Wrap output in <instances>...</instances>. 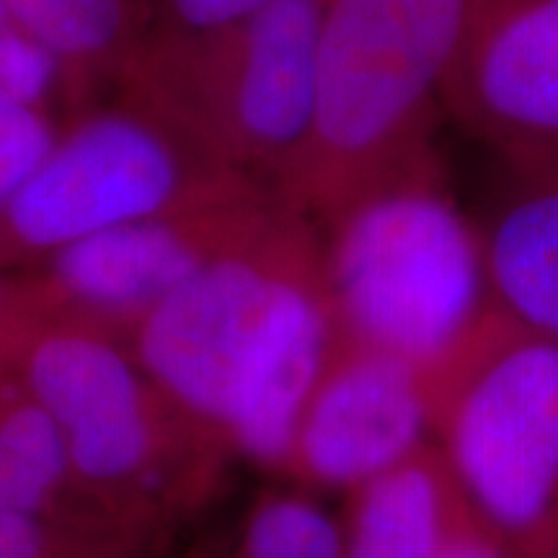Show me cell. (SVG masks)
Wrapping results in <instances>:
<instances>
[{
    "mask_svg": "<svg viewBox=\"0 0 558 558\" xmlns=\"http://www.w3.org/2000/svg\"><path fill=\"white\" fill-rule=\"evenodd\" d=\"M320 243L341 339L427 369L439 386L497 320L476 222L429 156L369 186Z\"/></svg>",
    "mask_w": 558,
    "mask_h": 558,
    "instance_id": "7a4b0ae2",
    "label": "cell"
},
{
    "mask_svg": "<svg viewBox=\"0 0 558 558\" xmlns=\"http://www.w3.org/2000/svg\"><path fill=\"white\" fill-rule=\"evenodd\" d=\"M344 530L308 499H267L251 514L243 558H341Z\"/></svg>",
    "mask_w": 558,
    "mask_h": 558,
    "instance_id": "9a60e30c",
    "label": "cell"
},
{
    "mask_svg": "<svg viewBox=\"0 0 558 558\" xmlns=\"http://www.w3.org/2000/svg\"><path fill=\"white\" fill-rule=\"evenodd\" d=\"M21 375L29 399L65 439L70 471L94 484L137 476L153 452V424L137 367L101 329L26 313Z\"/></svg>",
    "mask_w": 558,
    "mask_h": 558,
    "instance_id": "9c48e42d",
    "label": "cell"
},
{
    "mask_svg": "<svg viewBox=\"0 0 558 558\" xmlns=\"http://www.w3.org/2000/svg\"><path fill=\"white\" fill-rule=\"evenodd\" d=\"M269 0H148L150 34H199L251 16Z\"/></svg>",
    "mask_w": 558,
    "mask_h": 558,
    "instance_id": "ac0fdd59",
    "label": "cell"
},
{
    "mask_svg": "<svg viewBox=\"0 0 558 558\" xmlns=\"http://www.w3.org/2000/svg\"><path fill=\"white\" fill-rule=\"evenodd\" d=\"M62 124L50 111H41L0 90V207L37 171Z\"/></svg>",
    "mask_w": 558,
    "mask_h": 558,
    "instance_id": "e0dca14e",
    "label": "cell"
},
{
    "mask_svg": "<svg viewBox=\"0 0 558 558\" xmlns=\"http://www.w3.org/2000/svg\"><path fill=\"white\" fill-rule=\"evenodd\" d=\"M50 538L34 514H0V558H47Z\"/></svg>",
    "mask_w": 558,
    "mask_h": 558,
    "instance_id": "d6986e66",
    "label": "cell"
},
{
    "mask_svg": "<svg viewBox=\"0 0 558 558\" xmlns=\"http://www.w3.org/2000/svg\"><path fill=\"white\" fill-rule=\"evenodd\" d=\"M442 558H507V556L505 550L488 538L484 530H481L469 514V520H465L463 527L458 530V535L452 538Z\"/></svg>",
    "mask_w": 558,
    "mask_h": 558,
    "instance_id": "ffe728a7",
    "label": "cell"
},
{
    "mask_svg": "<svg viewBox=\"0 0 558 558\" xmlns=\"http://www.w3.org/2000/svg\"><path fill=\"white\" fill-rule=\"evenodd\" d=\"M465 520L442 452L422 450L354 492L341 558H442Z\"/></svg>",
    "mask_w": 558,
    "mask_h": 558,
    "instance_id": "7c38bea8",
    "label": "cell"
},
{
    "mask_svg": "<svg viewBox=\"0 0 558 558\" xmlns=\"http://www.w3.org/2000/svg\"><path fill=\"white\" fill-rule=\"evenodd\" d=\"M445 111L507 166L558 163V0H484Z\"/></svg>",
    "mask_w": 558,
    "mask_h": 558,
    "instance_id": "30bf717a",
    "label": "cell"
},
{
    "mask_svg": "<svg viewBox=\"0 0 558 558\" xmlns=\"http://www.w3.org/2000/svg\"><path fill=\"white\" fill-rule=\"evenodd\" d=\"M0 316H3V292H0Z\"/></svg>",
    "mask_w": 558,
    "mask_h": 558,
    "instance_id": "44dd1931",
    "label": "cell"
},
{
    "mask_svg": "<svg viewBox=\"0 0 558 558\" xmlns=\"http://www.w3.org/2000/svg\"><path fill=\"white\" fill-rule=\"evenodd\" d=\"M316 75L318 0H269L213 32L150 34L120 94L277 194L308 145Z\"/></svg>",
    "mask_w": 558,
    "mask_h": 558,
    "instance_id": "3957f363",
    "label": "cell"
},
{
    "mask_svg": "<svg viewBox=\"0 0 558 558\" xmlns=\"http://www.w3.org/2000/svg\"><path fill=\"white\" fill-rule=\"evenodd\" d=\"M442 458L507 558H558V344L497 316L439 399Z\"/></svg>",
    "mask_w": 558,
    "mask_h": 558,
    "instance_id": "277c9868",
    "label": "cell"
},
{
    "mask_svg": "<svg viewBox=\"0 0 558 558\" xmlns=\"http://www.w3.org/2000/svg\"><path fill=\"white\" fill-rule=\"evenodd\" d=\"M442 386L414 362L341 341L300 422V471L320 486L352 488L399 469L437 429Z\"/></svg>",
    "mask_w": 558,
    "mask_h": 558,
    "instance_id": "ba28073f",
    "label": "cell"
},
{
    "mask_svg": "<svg viewBox=\"0 0 558 558\" xmlns=\"http://www.w3.org/2000/svg\"><path fill=\"white\" fill-rule=\"evenodd\" d=\"M70 473L65 439L32 399L0 409V514H34Z\"/></svg>",
    "mask_w": 558,
    "mask_h": 558,
    "instance_id": "5bb4252c",
    "label": "cell"
},
{
    "mask_svg": "<svg viewBox=\"0 0 558 558\" xmlns=\"http://www.w3.org/2000/svg\"><path fill=\"white\" fill-rule=\"evenodd\" d=\"M0 90L54 114L70 111L68 78L50 47L0 0Z\"/></svg>",
    "mask_w": 558,
    "mask_h": 558,
    "instance_id": "2e32d148",
    "label": "cell"
},
{
    "mask_svg": "<svg viewBox=\"0 0 558 558\" xmlns=\"http://www.w3.org/2000/svg\"><path fill=\"white\" fill-rule=\"evenodd\" d=\"M478 233L499 316L558 344V163L507 166Z\"/></svg>",
    "mask_w": 558,
    "mask_h": 558,
    "instance_id": "8fae6325",
    "label": "cell"
},
{
    "mask_svg": "<svg viewBox=\"0 0 558 558\" xmlns=\"http://www.w3.org/2000/svg\"><path fill=\"white\" fill-rule=\"evenodd\" d=\"M248 181L254 179L222 169L153 111L117 94L70 117L37 171L0 207V254L47 259L104 230Z\"/></svg>",
    "mask_w": 558,
    "mask_h": 558,
    "instance_id": "8992f818",
    "label": "cell"
},
{
    "mask_svg": "<svg viewBox=\"0 0 558 558\" xmlns=\"http://www.w3.org/2000/svg\"><path fill=\"white\" fill-rule=\"evenodd\" d=\"M484 0H318L316 109L277 197L329 220L435 156L432 128Z\"/></svg>",
    "mask_w": 558,
    "mask_h": 558,
    "instance_id": "6da1fadb",
    "label": "cell"
},
{
    "mask_svg": "<svg viewBox=\"0 0 558 558\" xmlns=\"http://www.w3.org/2000/svg\"><path fill=\"white\" fill-rule=\"evenodd\" d=\"M60 60L70 117L120 94L150 37L148 0H5Z\"/></svg>",
    "mask_w": 558,
    "mask_h": 558,
    "instance_id": "4fadbf2b",
    "label": "cell"
},
{
    "mask_svg": "<svg viewBox=\"0 0 558 558\" xmlns=\"http://www.w3.org/2000/svg\"><path fill=\"white\" fill-rule=\"evenodd\" d=\"M279 197L248 181L194 205L104 230L47 256L29 311L101 326H135L192 275L271 218Z\"/></svg>",
    "mask_w": 558,
    "mask_h": 558,
    "instance_id": "52a82bcc",
    "label": "cell"
},
{
    "mask_svg": "<svg viewBox=\"0 0 558 558\" xmlns=\"http://www.w3.org/2000/svg\"><path fill=\"white\" fill-rule=\"evenodd\" d=\"M324 282V251L308 215L279 199L256 233L132 326L135 360L179 407L222 427L271 339Z\"/></svg>",
    "mask_w": 558,
    "mask_h": 558,
    "instance_id": "5b68a950",
    "label": "cell"
}]
</instances>
